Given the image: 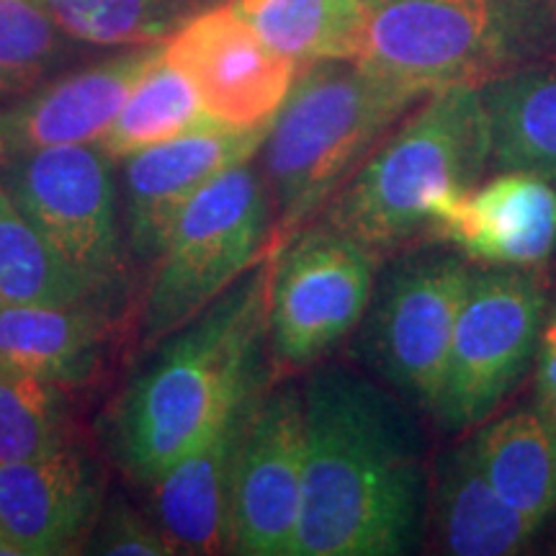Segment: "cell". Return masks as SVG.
Returning <instances> with one entry per match:
<instances>
[{"instance_id":"obj_12","label":"cell","mask_w":556,"mask_h":556,"mask_svg":"<svg viewBox=\"0 0 556 556\" xmlns=\"http://www.w3.org/2000/svg\"><path fill=\"white\" fill-rule=\"evenodd\" d=\"M268 124L227 127L217 122L124 157L122 222L129 261L152 266L180 208L219 173L253 160Z\"/></svg>"},{"instance_id":"obj_28","label":"cell","mask_w":556,"mask_h":556,"mask_svg":"<svg viewBox=\"0 0 556 556\" xmlns=\"http://www.w3.org/2000/svg\"><path fill=\"white\" fill-rule=\"evenodd\" d=\"M90 554L109 556H170L176 554L157 523H150L124 500H114L96 520L88 536Z\"/></svg>"},{"instance_id":"obj_20","label":"cell","mask_w":556,"mask_h":556,"mask_svg":"<svg viewBox=\"0 0 556 556\" xmlns=\"http://www.w3.org/2000/svg\"><path fill=\"white\" fill-rule=\"evenodd\" d=\"M479 93L492 165L556 178V65L486 80Z\"/></svg>"},{"instance_id":"obj_26","label":"cell","mask_w":556,"mask_h":556,"mask_svg":"<svg viewBox=\"0 0 556 556\" xmlns=\"http://www.w3.org/2000/svg\"><path fill=\"white\" fill-rule=\"evenodd\" d=\"M65 52V31L41 0H0V103L34 93Z\"/></svg>"},{"instance_id":"obj_7","label":"cell","mask_w":556,"mask_h":556,"mask_svg":"<svg viewBox=\"0 0 556 556\" xmlns=\"http://www.w3.org/2000/svg\"><path fill=\"white\" fill-rule=\"evenodd\" d=\"M523 0H371L356 62L405 86L471 83L510 52Z\"/></svg>"},{"instance_id":"obj_10","label":"cell","mask_w":556,"mask_h":556,"mask_svg":"<svg viewBox=\"0 0 556 556\" xmlns=\"http://www.w3.org/2000/svg\"><path fill=\"white\" fill-rule=\"evenodd\" d=\"M304 451V397L294 387L250 402L229 492V552L291 556L302 507Z\"/></svg>"},{"instance_id":"obj_14","label":"cell","mask_w":556,"mask_h":556,"mask_svg":"<svg viewBox=\"0 0 556 556\" xmlns=\"http://www.w3.org/2000/svg\"><path fill=\"white\" fill-rule=\"evenodd\" d=\"M103 475L80 441L0 467V539L13 556L78 552L101 516Z\"/></svg>"},{"instance_id":"obj_21","label":"cell","mask_w":556,"mask_h":556,"mask_svg":"<svg viewBox=\"0 0 556 556\" xmlns=\"http://www.w3.org/2000/svg\"><path fill=\"white\" fill-rule=\"evenodd\" d=\"M475 454L497 495L541 526L556 510V433L536 409H518L486 426Z\"/></svg>"},{"instance_id":"obj_18","label":"cell","mask_w":556,"mask_h":556,"mask_svg":"<svg viewBox=\"0 0 556 556\" xmlns=\"http://www.w3.org/2000/svg\"><path fill=\"white\" fill-rule=\"evenodd\" d=\"M114 315L111 302L0 304V371L78 389L101 368Z\"/></svg>"},{"instance_id":"obj_25","label":"cell","mask_w":556,"mask_h":556,"mask_svg":"<svg viewBox=\"0 0 556 556\" xmlns=\"http://www.w3.org/2000/svg\"><path fill=\"white\" fill-rule=\"evenodd\" d=\"M73 441L70 389L0 371V467L50 456Z\"/></svg>"},{"instance_id":"obj_2","label":"cell","mask_w":556,"mask_h":556,"mask_svg":"<svg viewBox=\"0 0 556 556\" xmlns=\"http://www.w3.org/2000/svg\"><path fill=\"white\" fill-rule=\"evenodd\" d=\"M274 261L263 263L155 345L111 413L116 467L152 484L250 397L255 348L268 323Z\"/></svg>"},{"instance_id":"obj_16","label":"cell","mask_w":556,"mask_h":556,"mask_svg":"<svg viewBox=\"0 0 556 556\" xmlns=\"http://www.w3.org/2000/svg\"><path fill=\"white\" fill-rule=\"evenodd\" d=\"M433 227L469 258L536 266L556 248V189L539 173L503 170L451 201Z\"/></svg>"},{"instance_id":"obj_22","label":"cell","mask_w":556,"mask_h":556,"mask_svg":"<svg viewBox=\"0 0 556 556\" xmlns=\"http://www.w3.org/2000/svg\"><path fill=\"white\" fill-rule=\"evenodd\" d=\"M371 0H235L232 11L270 50L309 65L356 60Z\"/></svg>"},{"instance_id":"obj_27","label":"cell","mask_w":556,"mask_h":556,"mask_svg":"<svg viewBox=\"0 0 556 556\" xmlns=\"http://www.w3.org/2000/svg\"><path fill=\"white\" fill-rule=\"evenodd\" d=\"M67 37L88 45H155L178 18L176 0H41Z\"/></svg>"},{"instance_id":"obj_15","label":"cell","mask_w":556,"mask_h":556,"mask_svg":"<svg viewBox=\"0 0 556 556\" xmlns=\"http://www.w3.org/2000/svg\"><path fill=\"white\" fill-rule=\"evenodd\" d=\"M160 52L157 45H139L13 101L0 111L3 157L60 144H99Z\"/></svg>"},{"instance_id":"obj_19","label":"cell","mask_w":556,"mask_h":556,"mask_svg":"<svg viewBox=\"0 0 556 556\" xmlns=\"http://www.w3.org/2000/svg\"><path fill=\"white\" fill-rule=\"evenodd\" d=\"M435 503L443 546L456 556L516 554L539 528L497 495L479 467L475 443L446 458Z\"/></svg>"},{"instance_id":"obj_24","label":"cell","mask_w":556,"mask_h":556,"mask_svg":"<svg viewBox=\"0 0 556 556\" xmlns=\"http://www.w3.org/2000/svg\"><path fill=\"white\" fill-rule=\"evenodd\" d=\"M86 299L101 296L54 253L0 184V304H73Z\"/></svg>"},{"instance_id":"obj_5","label":"cell","mask_w":556,"mask_h":556,"mask_svg":"<svg viewBox=\"0 0 556 556\" xmlns=\"http://www.w3.org/2000/svg\"><path fill=\"white\" fill-rule=\"evenodd\" d=\"M270 225L266 184L250 160L193 193L150 266L142 345L155 348L245 276L270 242Z\"/></svg>"},{"instance_id":"obj_6","label":"cell","mask_w":556,"mask_h":556,"mask_svg":"<svg viewBox=\"0 0 556 556\" xmlns=\"http://www.w3.org/2000/svg\"><path fill=\"white\" fill-rule=\"evenodd\" d=\"M0 184L96 296L114 302L122 294L129 250L106 152L96 144H60L5 155Z\"/></svg>"},{"instance_id":"obj_3","label":"cell","mask_w":556,"mask_h":556,"mask_svg":"<svg viewBox=\"0 0 556 556\" xmlns=\"http://www.w3.org/2000/svg\"><path fill=\"white\" fill-rule=\"evenodd\" d=\"M426 96L356 60L309 62L263 139V184L274 222L270 258Z\"/></svg>"},{"instance_id":"obj_23","label":"cell","mask_w":556,"mask_h":556,"mask_svg":"<svg viewBox=\"0 0 556 556\" xmlns=\"http://www.w3.org/2000/svg\"><path fill=\"white\" fill-rule=\"evenodd\" d=\"M208 124L217 122L208 116L189 75L160 52L148 73L137 80L119 116L96 148H101L116 163L139 150L208 127Z\"/></svg>"},{"instance_id":"obj_29","label":"cell","mask_w":556,"mask_h":556,"mask_svg":"<svg viewBox=\"0 0 556 556\" xmlns=\"http://www.w3.org/2000/svg\"><path fill=\"white\" fill-rule=\"evenodd\" d=\"M536 413L544 417L556 433V309L544 317L539 336Z\"/></svg>"},{"instance_id":"obj_8","label":"cell","mask_w":556,"mask_h":556,"mask_svg":"<svg viewBox=\"0 0 556 556\" xmlns=\"http://www.w3.org/2000/svg\"><path fill=\"white\" fill-rule=\"evenodd\" d=\"M544 287L520 270L471 278L451 340L433 413L448 430L482 422L510 392L539 348Z\"/></svg>"},{"instance_id":"obj_13","label":"cell","mask_w":556,"mask_h":556,"mask_svg":"<svg viewBox=\"0 0 556 556\" xmlns=\"http://www.w3.org/2000/svg\"><path fill=\"white\" fill-rule=\"evenodd\" d=\"M163 54L189 75L208 116L227 127H261L274 119L299 67L270 50L232 5L186 21L165 41Z\"/></svg>"},{"instance_id":"obj_9","label":"cell","mask_w":556,"mask_h":556,"mask_svg":"<svg viewBox=\"0 0 556 556\" xmlns=\"http://www.w3.org/2000/svg\"><path fill=\"white\" fill-rule=\"evenodd\" d=\"M377 255L336 229L317 225L281 250L268 289L276 364L302 368L323 358L364 317Z\"/></svg>"},{"instance_id":"obj_11","label":"cell","mask_w":556,"mask_h":556,"mask_svg":"<svg viewBox=\"0 0 556 556\" xmlns=\"http://www.w3.org/2000/svg\"><path fill=\"white\" fill-rule=\"evenodd\" d=\"M471 278L467 263L454 255H426L389 276L374 307L368 325L374 364L407 397L430 409L441 394Z\"/></svg>"},{"instance_id":"obj_1","label":"cell","mask_w":556,"mask_h":556,"mask_svg":"<svg viewBox=\"0 0 556 556\" xmlns=\"http://www.w3.org/2000/svg\"><path fill=\"white\" fill-rule=\"evenodd\" d=\"M304 482L291 556H397L422 528L413 433L368 381L323 368L304 389Z\"/></svg>"},{"instance_id":"obj_17","label":"cell","mask_w":556,"mask_h":556,"mask_svg":"<svg viewBox=\"0 0 556 556\" xmlns=\"http://www.w3.org/2000/svg\"><path fill=\"white\" fill-rule=\"evenodd\" d=\"M250 402L235 407L150 484L152 516L176 554L229 552V492Z\"/></svg>"},{"instance_id":"obj_4","label":"cell","mask_w":556,"mask_h":556,"mask_svg":"<svg viewBox=\"0 0 556 556\" xmlns=\"http://www.w3.org/2000/svg\"><path fill=\"white\" fill-rule=\"evenodd\" d=\"M490 163L479 86L433 90L332 193L319 225L379 255L420 227H433L451 201L475 189Z\"/></svg>"}]
</instances>
